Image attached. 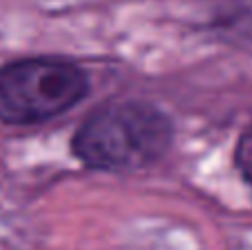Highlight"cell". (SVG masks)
I'll return each instance as SVG.
<instances>
[{
  "label": "cell",
  "instance_id": "cell-1",
  "mask_svg": "<svg viewBox=\"0 0 252 250\" xmlns=\"http://www.w3.org/2000/svg\"><path fill=\"white\" fill-rule=\"evenodd\" d=\"M173 142V122L142 100L97 109L71 140L73 155L93 171H133L164 157Z\"/></svg>",
  "mask_w": 252,
  "mask_h": 250
},
{
  "label": "cell",
  "instance_id": "cell-2",
  "mask_svg": "<svg viewBox=\"0 0 252 250\" xmlns=\"http://www.w3.org/2000/svg\"><path fill=\"white\" fill-rule=\"evenodd\" d=\"M89 93V78L60 58H27L0 66V120L38 124L69 111Z\"/></svg>",
  "mask_w": 252,
  "mask_h": 250
},
{
  "label": "cell",
  "instance_id": "cell-3",
  "mask_svg": "<svg viewBox=\"0 0 252 250\" xmlns=\"http://www.w3.org/2000/svg\"><path fill=\"white\" fill-rule=\"evenodd\" d=\"M237 168L246 177V182L252 184V124L237 144Z\"/></svg>",
  "mask_w": 252,
  "mask_h": 250
}]
</instances>
